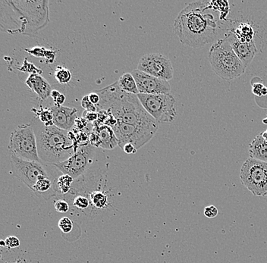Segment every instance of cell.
I'll return each mask as SVG.
<instances>
[{
  "label": "cell",
  "mask_w": 267,
  "mask_h": 263,
  "mask_svg": "<svg viewBox=\"0 0 267 263\" xmlns=\"http://www.w3.org/2000/svg\"><path fill=\"white\" fill-rule=\"evenodd\" d=\"M55 181L50 178H44L36 183L31 191L34 194L41 198L49 200L53 197H57L55 190Z\"/></svg>",
  "instance_id": "obj_18"
},
{
  "label": "cell",
  "mask_w": 267,
  "mask_h": 263,
  "mask_svg": "<svg viewBox=\"0 0 267 263\" xmlns=\"http://www.w3.org/2000/svg\"><path fill=\"white\" fill-rule=\"evenodd\" d=\"M261 134L263 136L264 139H266L267 141V131H264V132L261 133Z\"/></svg>",
  "instance_id": "obj_38"
},
{
  "label": "cell",
  "mask_w": 267,
  "mask_h": 263,
  "mask_svg": "<svg viewBox=\"0 0 267 263\" xmlns=\"http://www.w3.org/2000/svg\"><path fill=\"white\" fill-rule=\"evenodd\" d=\"M264 124H267V119H264Z\"/></svg>",
  "instance_id": "obj_39"
},
{
  "label": "cell",
  "mask_w": 267,
  "mask_h": 263,
  "mask_svg": "<svg viewBox=\"0 0 267 263\" xmlns=\"http://www.w3.org/2000/svg\"><path fill=\"white\" fill-rule=\"evenodd\" d=\"M10 164L14 176L31 190L40 180L50 178L56 181L62 174L55 165L44 163L42 161L22 159L15 155H11Z\"/></svg>",
  "instance_id": "obj_6"
},
{
  "label": "cell",
  "mask_w": 267,
  "mask_h": 263,
  "mask_svg": "<svg viewBox=\"0 0 267 263\" xmlns=\"http://www.w3.org/2000/svg\"><path fill=\"white\" fill-rule=\"evenodd\" d=\"M58 228L62 231V232L65 234L70 233L73 228V222L68 217H62L61 219L58 221Z\"/></svg>",
  "instance_id": "obj_26"
},
{
  "label": "cell",
  "mask_w": 267,
  "mask_h": 263,
  "mask_svg": "<svg viewBox=\"0 0 267 263\" xmlns=\"http://www.w3.org/2000/svg\"><path fill=\"white\" fill-rule=\"evenodd\" d=\"M25 84L41 100H47L49 97H51L52 87L47 79L41 76V74H30L25 81Z\"/></svg>",
  "instance_id": "obj_16"
},
{
  "label": "cell",
  "mask_w": 267,
  "mask_h": 263,
  "mask_svg": "<svg viewBox=\"0 0 267 263\" xmlns=\"http://www.w3.org/2000/svg\"><path fill=\"white\" fill-rule=\"evenodd\" d=\"M8 150L11 155L22 159L42 161L38 155L37 138L32 124H21L11 132Z\"/></svg>",
  "instance_id": "obj_7"
},
{
  "label": "cell",
  "mask_w": 267,
  "mask_h": 263,
  "mask_svg": "<svg viewBox=\"0 0 267 263\" xmlns=\"http://www.w3.org/2000/svg\"><path fill=\"white\" fill-rule=\"evenodd\" d=\"M208 58L213 71L222 79L233 80L245 72L246 68L225 37L213 44Z\"/></svg>",
  "instance_id": "obj_5"
},
{
  "label": "cell",
  "mask_w": 267,
  "mask_h": 263,
  "mask_svg": "<svg viewBox=\"0 0 267 263\" xmlns=\"http://www.w3.org/2000/svg\"><path fill=\"white\" fill-rule=\"evenodd\" d=\"M122 149H123V150L124 151H125V154H136L137 151H138V150H137V149L135 148V147L131 144H125V145L124 146L123 148Z\"/></svg>",
  "instance_id": "obj_37"
},
{
  "label": "cell",
  "mask_w": 267,
  "mask_h": 263,
  "mask_svg": "<svg viewBox=\"0 0 267 263\" xmlns=\"http://www.w3.org/2000/svg\"><path fill=\"white\" fill-rule=\"evenodd\" d=\"M88 97H89L90 101L93 104H94V105H97L101 102V97H100L99 94H97V92L91 93L88 95Z\"/></svg>",
  "instance_id": "obj_36"
},
{
  "label": "cell",
  "mask_w": 267,
  "mask_h": 263,
  "mask_svg": "<svg viewBox=\"0 0 267 263\" xmlns=\"http://www.w3.org/2000/svg\"><path fill=\"white\" fill-rule=\"evenodd\" d=\"M218 211L214 206H209L204 209V215L209 218H214L218 215Z\"/></svg>",
  "instance_id": "obj_33"
},
{
  "label": "cell",
  "mask_w": 267,
  "mask_h": 263,
  "mask_svg": "<svg viewBox=\"0 0 267 263\" xmlns=\"http://www.w3.org/2000/svg\"><path fill=\"white\" fill-rule=\"evenodd\" d=\"M96 152L97 148L91 144L83 146L68 159L53 165L62 174H68L73 179L77 180L93 170Z\"/></svg>",
  "instance_id": "obj_10"
},
{
  "label": "cell",
  "mask_w": 267,
  "mask_h": 263,
  "mask_svg": "<svg viewBox=\"0 0 267 263\" xmlns=\"http://www.w3.org/2000/svg\"><path fill=\"white\" fill-rule=\"evenodd\" d=\"M225 37L228 40L230 45L232 46V49L241 60L245 68H248L254 59V56L258 53L256 43L241 42L231 31L225 34Z\"/></svg>",
  "instance_id": "obj_14"
},
{
  "label": "cell",
  "mask_w": 267,
  "mask_h": 263,
  "mask_svg": "<svg viewBox=\"0 0 267 263\" xmlns=\"http://www.w3.org/2000/svg\"><path fill=\"white\" fill-rule=\"evenodd\" d=\"M243 185L257 197L267 196V162L249 158L240 171Z\"/></svg>",
  "instance_id": "obj_9"
},
{
  "label": "cell",
  "mask_w": 267,
  "mask_h": 263,
  "mask_svg": "<svg viewBox=\"0 0 267 263\" xmlns=\"http://www.w3.org/2000/svg\"><path fill=\"white\" fill-rule=\"evenodd\" d=\"M75 180L68 174H62L55 181V190H56L58 199H62L68 195L72 188Z\"/></svg>",
  "instance_id": "obj_22"
},
{
  "label": "cell",
  "mask_w": 267,
  "mask_h": 263,
  "mask_svg": "<svg viewBox=\"0 0 267 263\" xmlns=\"http://www.w3.org/2000/svg\"><path fill=\"white\" fill-rule=\"evenodd\" d=\"M113 131L118 141V146L123 148L127 144H132L137 150L148 144L158 130L146 127L133 125L118 121L113 127Z\"/></svg>",
  "instance_id": "obj_11"
},
{
  "label": "cell",
  "mask_w": 267,
  "mask_h": 263,
  "mask_svg": "<svg viewBox=\"0 0 267 263\" xmlns=\"http://www.w3.org/2000/svg\"><path fill=\"white\" fill-rule=\"evenodd\" d=\"M84 195L88 196L91 200V207L97 210H104L109 205L108 194L101 188H94Z\"/></svg>",
  "instance_id": "obj_20"
},
{
  "label": "cell",
  "mask_w": 267,
  "mask_h": 263,
  "mask_svg": "<svg viewBox=\"0 0 267 263\" xmlns=\"http://www.w3.org/2000/svg\"><path fill=\"white\" fill-rule=\"evenodd\" d=\"M264 86L261 83H260V84H253V94H255L258 97H261V96H263V90H264Z\"/></svg>",
  "instance_id": "obj_35"
},
{
  "label": "cell",
  "mask_w": 267,
  "mask_h": 263,
  "mask_svg": "<svg viewBox=\"0 0 267 263\" xmlns=\"http://www.w3.org/2000/svg\"><path fill=\"white\" fill-rule=\"evenodd\" d=\"M208 2H194L180 11L174 23V31L181 44L201 48L214 41L217 24L214 15L206 12Z\"/></svg>",
  "instance_id": "obj_3"
},
{
  "label": "cell",
  "mask_w": 267,
  "mask_h": 263,
  "mask_svg": "<svg viewBox=\"0 0 267 263\" xmlns=\"http://www.w3.org/2000/svg\"><path fill=\"white\" fill-rule=\"evenodd\" d=\"M5 246L8 248H17L20 246V241L15 236H9L5 240Z\"/></svg>",
  "instance_id": "obj_31"
},
{
  "label": "cell",
  "mask_w": 267,
  "mask_h": 263,
  "mask_svg": "<svg viewBox=\"0 0 267 263\" xmlns=\"http://www.w3.org/2000/svg\"><path fill=\"white\" fill-rule=\"evenodd\" d=\"M50 108L53 115V121L54 125L60 129L71 131L77 120V113H78L77 108L55 106V105Z\"/></svg>",
  "instance_id": "obj_15"
},
{
  "label": "cell",
  "mask_w": 267,
  "mask_h": 263,
  "mask_svg": "<svg viewBox=\"0 0 267 263\" xmlns=\"http://www.w3.org/2000/svg\"><path fill=\"white\" fill-rule=\"evenodd\" d=\"M93 131L101 140V148L104 150H113L118 146V141L113 128L107 124H93Z\"/></svg>",
  "instance_id": "obj_17"
},
{
  "label": "cell",
  "mask_w": 267,
  "mask_h": 263,
  "mask_svg": "<svg viewBox=\"0 0 267 263\" xmlns=\"http://www.w3.org/2000/svg\"><path fill=\"white\" fill-rule=\"evenodd\" d=\"M82 118L86 120L88 122H96L99 118L98 112H91V111H85L82 115Z\"/></svg>",
  "instance_id": "obj_32"
},
{
  "label": "cell",
  "mask_w": 267,
  "mask_h": 263,
  "mask_svg": "<svg viewBox=\"0 0 267 263\" xmlns=\"http://www.w3.org/2000/svg\"><path fill=\"white\" fill-rule=\"evenodd\" d=\"M39 120L33 121L37 138L38 155L44 163L55 165L65 161L76 152L79 147L71 131L60 129L55 125L47 127Z\"/></svg>",
  "instance_id": "obj_4"
},
{
  "label": "cell",
  "mask_w": 267,
  "mask_h": 263,
  "mask_svg": "<svg viewBox=\"0 0 267 263\" xmlns=\"http://www.w3.org/2000/svg\"><path fill=\"white\" fill-rule=\"evenodd\" d=\"M117 81L120 88L125 92L135 94V95L139 94L136 81L131 73H125L122 76L120 77L119 79Z\"/></svg>",
  "instance_id": "obj_23"
},
{
  "label": "cell",
  "mask_w": 267,
  "mask_h": 263,
  "mask_svg": "<svg viewBox=\"0 0 267 263\" xmlns=\"http://www.w3.org/2000/svg\"><path fill=\"white\" fill-rule=\"evenodd\" d=\"M54 207H55V210L60 213H67L70 209L69 204L64 199H58L54 204Z\"/></svg>",
  "instance_id": "obj_27"
},
{
  "label": "cell",
  "mask_w": 267,
  "mask_h": 263,
  "mask_svg": "<svg viewBox=\"0 0 267 263\" xmlns=\"http://www.w3.org/2000/svg\"><path fill=\"white\" fill-rule=\"evenodd\" d=\"M250 158L267 162V141L261 134L254 138L249 147Z\"/></svg>",
  "instance_id": "obj_19"
},
{
  "label": "cell",
  "mask_w": 267,
  "mask_h": 263,
  "mask_svg": "<svg viewBox=\"0 0 267 263\" xmlns=\"http://www.w3.org/2000/svg\"><path fill=\"white\" fill-rule=\"evenodd\" d=\"M81 106L85 111H91V112H97L98 111L97 105H94L90 101L88 95L83 97L82 100H81Z\"/></svg>",
  "instance_id": "obj_29"
},
{
  "label": "cell",
  "mask_w": 267,
  "mask_h": 263,
  "mask_svg": "<svg viewBox=\"0 0 267 263\" xmlns=\"http://www.w3.org/2000/svg\"><path fill=\"white\" fill-rule=\"evenodd\" d=\"M55 78L59 84H67L72 78L71 71L62 66H57L55 71Z\"/></svg>",
  "instance_id": "obj_25"
},
{
  "label": "cell",
  "mask_w": 267,
  "mask_h": 263,
  "mask_svg": "<svg viewBox=\"0 0 267 263\" xmlns=\"http://www.w3.org/2000/svg\"><path fill=\"white\" fill-rule=\"evenodd\" d=\"M138 69L164 81L173 78L172 61L161 53H150L143 55L138 62Z\"/></svg>",
  "instance_id": "obj_12"
},
{
  "label": "cell",
  "mask_w": 267,
  "mask_h": 263,
  "mask_svg": "<svg viewBox=\"0 0 267 263\" xmlns=\"http://www.w3.org/2000/svg\"><path fill=\"white\" fill-rule=\"evenodd\" d=\"M1 30L33 36L49 22L48 1H0Z\"/></svg>",
  "instance_id": "obj_2"
},
{
  "label": "cell",
  "mask_w": 267,
  "mask_h": 263,
  "mask_svg": "<svg viewBox=\"0 0 267 263\" xmlns=\"http://www.w3.org/2000/svg\"><path fill=\"white\" fill-rule=\"evenodd\" d=\"M237 38L241 42L251 43L255 42V31L252 25L249 23H240L238 26L231 30Z\"/></svg>",
  "instance_id": "obj_21"
},
{
  "label": "cell",
  "mask_w": 267,
  "mask_h": 263,
  "mask_svg": "<svg viewBox=\"0 0 267 263\" xmlns=\"http://www.w3.org/2000/svg\"><path fill=\"white\" fill-rule=\"evenodd\" d=\"M88 137H89L90 144H91L93 147H96V148L101 147V140L94 131H91Z\"/></svg>",
  "instance_id": "obj_34"
},
{
  "label": "cell",
  "mask_w": 267,
  "mask_h": 263,
  "mask_svg": "<svg viewBox=\"0 0 267 263\" xmlns=\"http://www.w3.org/2000/svg\"><path fill=\"white\" fill-rule=\"evenodd\" d=\"M131 74L136 81L139 94H170L171 87L168 81L155 78L138 69L134 70Z\"/></svg>",
  "instance_id": "obj_13"
},
{
  "label": "cell",
  "mask_w": 267,
  "mask_h": 263,
  "mask_svg": "<svg viewBox=\"0 0 267 263\" xmlns=\"http://www.w3.org/2000/svg\"><path fill=\"white\" fill-rule=\"evenodd\" d=\"M20 70L24 72H29L30 74H41L42 71L41 69H38V68H36L35 65L33 64L29 63L28 61V59L25 58V61H24L22 66L20 68Z\"/></svg>",
  "instance_id": "obj_28"
},
{
  "label": "cell",
  "mask_w": 267,
  "mask_h": 263,
  "mask_svg": "<svg viewBox=\"0 0 267 263\" xmlns=\"http://www.w3.org/2000/svg\"><path fill=\"white\" fill-rule=\"evenodd\" d=\"M32 111L38 117V119L45 126L49 127L54 125L53 121V115L51 108H44L41 107L40 109L36 110L35 108H33Z\"/></svg>",
  "instance_id": "obj_24"
},
{
  "label": "cell",
  "mask_w": 267,
  "mask_h": 263,
  "mask_svg": "<svg viewBox=\"0 0 267 263\" xmlns=\"http://www.w3.org/2000/svg\"><path fill=\"white\" fill-rule=\"evenodd\" d=\"M144 109L158 124L172 123L178 115L176 101L172 94H143L138 95Z\"/></svg>",
  "instance_id": "obj_8"
},
{
  "label": "cell",
  "mask_w": 267,
  "mask_h": 263,
  "mask_svg": "<svg viewBox=\"0 0 267 263\" xmlns=\"http://www.w3.org/2000/svg\"><path fill=\"white\" fill-rule=\"evenodd\" d=\"M96 92L101 97L97 111H107L121 122L159 129V124L144 109L138 95L122 91L118 81Z\"/></svg>",
  "instance_id": "obj_1"
},
{
  "label": "cell",
  "mask_w": 267,
  "mask_h": 263,
  "mask_svg": "<svg viewBox=\"0 0 267 263\" xmlns=\"http://www.w3.org/2000/svg\"><path fill=\"white\" fill-rule=\"evenodd\" d=\"M51 97L53 100L55 106H62V104L65 103V97L64 94H61L58 91H53L51 93Z\"/></svg>",
  "instance_id": "obj_30"
}]
</instances>
